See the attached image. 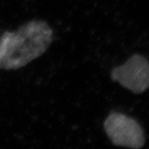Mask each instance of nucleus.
<instances>
[{
  "mask_svg": "<svg viewBox=\"0 0 149 149\" xmlns=\"http://www.w3.org/2000/svg\"><path fill=\"white\" fill-rule=\"evenodd\" d=\"M53 41V30L43 21H31L0 37V69L25 66L42 56Z\"/></svg>",
  "mask_w": 149,
  "mask_h": 149,
  "instance_id": "1",
  "label": "nucleus"
},
{
  "mask_svg": "<svg viewBox=\"0 0 149 149\" xmlns=\"http://www.w3.org/2000/svg\"><path fill=\"white\" fill-rule=\"evenodd\" d=\"M104 127L114 145L139 149L145 145V135L139 123L124 114L111 113L104 121Z\"/></svg>",
  "mask_w": 149,
  "mask_h": 149,
  "instance_id": "2",
  "label": "nucleus"
},
{
  "mask_svg": "<svg viewBox=\"0 0 149 149\" xmlns=\"http://www.w3.org/2000/svg\"><path fill=\"white\" fill-rule=\"evenodd\" d=\"M111 79L135 94L145 92L149 84L148 61L143 56L134 54L123 65L112 70Z\"/></svg>",
  "mask_w": 149,
  "mask_h": 149,
  "instance_id": "3",
  "label": "nucleus"
}]
</instances>
